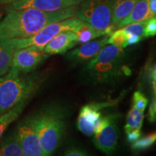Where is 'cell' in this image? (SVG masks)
<instances>
[{"label":"cell","instance_id":"obj_7","mask_svg":"<svg viewBox=\"0 0 156 156\" xmlns=\"http://www.w3.org/2000/svg\"><path fill=\"white\" fill-rule=\"evenodd\" d=\"M49 55L44 52V48L36 46L20 48L15 51L12 67L23 73L34 71Z\"/></svg>","mask_w":156,"mask_h":156},{"label":"cell","instance_id":"obj_5","mask_svg":"<svg viewBox=\"0 0 156 156\" xmlns=\"http://www.w3.org/2000/svg\"><path fill=\"white\" fill-rule=\"evenodd\" d=\"M115 0H84L76 17L93 25L104 34L112 25V12Z\"/></svg>","mask_w":156,"mask_h":156},{"label":"cell","instance_id":"obj_27","mask_svg":"<svg viewBox=\"0 0 156 156\" xmlns=\"http://www.w3.org/2000/svg\"><path fill=\"white\" fill-rule=\"evenodd\" d=\"M64 155L67 156H86L87 153L79 147H69L64 151Z\"/></svg>","mask_w":156,"mask_h":156},{"label":"cell","instance_id":"obj_21","mask_svg":"<svg viewBox=\"0 0 156 156\" xmlns=\"http://www.w3.org/2000/svg\"><path fill=\"white\" fill-rule=\"evenodd\" d=\"M156 142V131L139 138L132 143L131 148L134 151H142L150 148Z\"/></svg>","mask_w":156,"mask_h":156},{"label":"cell","instance_id":"obj_34","mask_svg":"<svg viewBox=\"0 0 156 156\" xmlns=\"http://www.w3.org/2000/svg\"><path fill=\"white\" fill-rule=\"evenodd\" d=\"M0 1H1V0H0Z\"/></svg>","mask_w":156,"mask_h":156},{"label":"cell","instance_id":"obj_32","mask_svg":"<svg viewBox=\"0 0 156 156\" xmlns=\"http://www.w3.org/2000/svg\"><path fill=\"white\" fill-rule=\"evenodd\" d=\"M10 0H1L0 1V3H2V4H9Z\"/></svg>","mask_w":156,"mask_h":156},{"label":"cell","instance_id":"obj_8","mask_svg":"<svg viewBox=\"0 0 156 156\" xmlns=\"http://www.w3.org/2000/svg\"><path fill=\"white\" fill-rule=\"evenodd\" d=\"M124 55L123 48L115 45L105 46L87 65V68L98 75L112 73L117 62Z\"/></svg>","mask_w":156,"mask_h":156},{"label":"cell","instance_id":"obj_17","mask_svg":"<svg viewBox=\"0 0 156 156\" xmlns=\"http://www.w3.org/2000/svg\"><path fill=\"white\" fill-rule=\"evenodd\" d=\"M73 32L76 35L78 44H85L98 37L104 36L103 32L96 30L93 25L85 21H83Z\"/></svg>","mask_w":156,"mask_h":156},{"label":"cell","instance_id":"obj_29","mask_svg":"<svg viewBox=\"0 0 156 156\" xmlns=\"http://www.w3.org/2000/svg\"><path fill=\"white\" fill-rule=\"evenodd\" d=\"M148 119L151 122H156V95L152 101L148 112Z\"/></svg>","mask_w":156,"mask_h":156},{"label":"cell","instance_id":"obj_20","mask_svg":"<svg viewBox=\"0 0 156 156\" xmlns=\"http://www.w3.org/2000/svg\"><path fill=\"white\" fill-rule=\"evenodd\" d=\"M144 120V112L132 106L126 117V125L124 126L125 132L134 129H141Z\"/></svg>","mask_w":156,"mask_h":156},{"label":"cell","instance_id":"obj_4","mask_svg":"<svg viewBox=\"0 0 156 156\" xmlns=\"http://www.w3.org/2000/svg\"><path fill=\"white\" fill-rule=\"evenodd\" d=\"M83 22V20L77 17H69L63 20L51 23L36 34L28 38L11 39L9 41L15 50L30 46H36L44 48V46L58 34L64 30L74 31Z\"/></svg>","mask_w":156,"mask_h":156},{"label":"cell","instance_id":"obj_13","mask_svg":"<svg viewBox=\"0 0 156 156\" xmlns=\"http://www.w3.org/2000/svg\"><path fill=\"white\" fill-rule=\"evenodd\" d=\"M108 36H106L101 40L89 41L83 44L80 47L75 48L67 54V58L70 61L82 62L95 57L103 46L108 44Z\"/></svg>","mask_w":156,"mask_h":156},{"label":"cell","instance_id":"obj_25","mask_svg":"<svg viewBox=\"0 0 156 156\" xmlns=\"http://www.w3.org/2000/svg\"><path fill=\"white\" fill-rule=\"evenodd\" d=\"M156 35V16L147 20L145 28V38L155 36Z\"/></svg>","mask_w":156,"mask_h":156},{"label":"cell","instance_id":"obj_22","mask_svg":"<svg viewBox=\"0 0 156 156\" xmlns=\"http://www.w3.org/2000/svg\"><path fill=\"white\" fill-rule=\"evenodd\" d=\"M147 20L140 21V22H136L130 23L126 26L122 28L125 33L126 36L129 34H134L137 35L142 38H145L144 34H145V28Z\"/></svg>","mask_w":156,"mask_h":156},{"label":"cell","instance_id":"obj_1","mask_svg":"<svg viewBox=\"0 0 156 156\" xmlns=\"http://www.w3.org/2000/svg\"><path fill=\"white\" fill-rule=\"evenodd\" d=\"M79 9L77 5L51 12L8 7L7 15L0 21V41L28 38L51 23L74 17Z\"/></svg>","mask_w":156,"mask_h":156},{"label":"cell","instance_id":"obj_23","mask_svg":"<svg viewBox=\"0 0 156 156\" xmlns=\"http://www.w3.org/2000/svg\"><path fill=\"white\" fill-rule=\"evenodd\" d=\"M126 38V36L125 33L124 32L122 28H121L119 30L114 31V32L108 37V44L115 45V46H120V47L123 48L124 42H125Z\"/></svg>","mask_w":156,"mask_h":156},{"label":"cell","instance_id":"obj_11","mask_svg":"<svg viewBox=\"0 0 156 156\" xmlns=\"http://www.w3.org/2000/svg\"><path fill=\"white\" fill-rule=\"evenodd\" d=\"M106 106V103H90L81 108L77 119L78 129L86 136L94 134L95 123L101 117L100 109Z\"/></svg>","mask_w":156,"mask_h":156},{"label":"cell","instance_id":"obj_28","mask_svg":"<svg viewBox=\"0 0 156 156\" xmlns=\"http://www.w3.org/2000/svg\"><path fill=\"white\" fill-rule=\"evenodd\" d=\"M142 39V37L137 36V35H134V34L126 35V38L125 42H124L123 48H124L128 46H131V45L138 44L140 41H141Z\"/></svg>","mask_w":156,"mask_h":156},{"label":"cell","instance_id":"obj_18","mask_svg":"<svg viewBox=\"0 0 156 156\" xmlns=\"http://www.w3.org/2000/svg\"><path fill=\"white\" fill-rule=\"evenodd\" d=\"M0 156H24L17 132L9 135L0 144Z\"/></svg>","mask_w":156,"mask_h":156},{"label":"cell","instance_id":"obj_26","mask_svg":"<svg viewBox=\"0 0 156 156\" xmlns=\"http://www.w3.org/2000/svg\"><path fill=\"white\" fill-rule=\"evenodd\" d=\"M140 129H132L126 132L127 142L129 143H133L140 138V136H142V132Z\"/></svg>","mask_w":156,"mask_h":156},{"label":"cell","instance_id":"obj_16","mask_svg":"<svg viewBox=\"0 0 156 156\" xmlns=\"http://www.w3.org/2000/svg\"><path fill=\"white\" fill-rule=\"evenodd\" d=\"M15 51L9 41H0V77L5 75L12 67Z\"/></svg>","mask_w":156,"mask_h":156},{"label":"cell","instance_id":"obj_15","mask_svg":"<svg viewBox=\"0 0 156 156\" xmlns=\"http://www.w3.org/2000/svg\"><path fill=\"white\" fill-rule=\"evenodd\" d=\"M139 0H115L113 6L112 24L116 25L127 16Z\"/></svg>","mask_w":156,"mask_h":156},{"label":"cell","instance_id":"obj_2","mask_svg":"<svg viewBox=\"0 0 156 156\" xmlns=\"http://www.w3.org/2000/svg\"><path fill=\"white\" fill-rule=\"evenodd\" d=\"M12 67L0 77V115L23 101H29L41 83L36 75H26Z\"/></svg>","mask_w":156,"mask_h":156},{"label":"cell","instance_id":"obj_31","mask_svg":"<svg viewBox=\"0 0 156 156\" xmlns=\"http://www.w3.org/2000/svg\"><path fill=\"white\" fill-rule=\"evenodd\" d=\"M153 87L154 89V92H155L156 95V80H153Z\"/></svg>","mask_w":156,"mask_h":156},{"label":"cell","instance_id":"obj_12","mask_svg":"<svg viewBox=\"0 0 156 156\" xmlns=\"http://www.w3.org/2000/svg\"><path fill=\"white\" fill-rule=\"evenodd\" d=\"M78 44L76 35L72 30H64L54 37L46 46L44 51L48 55L62 54Z\"/></svg>","mask_w":156,"mask_h":156},{"label":"cell","instance_id":"obj_33","mask_svg":"<svg viewBox=\"0 0 156 156\" xmlns=\"http://www.w3.org/2000/svg\"><path fill=\"white\" fill-rule=\"evenodd\" d=\"M13 1H15V0H10V2H9V3H11L12 2H13Z\"/></svg>","mask_w":156,"mask_h":156},{"label":"cell","instance_id":"obj_24","mask_svg":"<svg viewBox=\"0 0 156 156\" xmlns=\"http://www.w3.org/2000/svg\"><path fill=\"white\" fill-rule=\"evenodd\" d=\"M147 98L140 91L134 92L133 98H132V106L144 112L147 106Z\"/></svg>","mask_w":156,"mask_h":156},{"label":"cell","instance_id":"obj_14","mask_svg":"<svg viewBox=\"0 0 156 156\" xmlns=\"http://www.w3.org/2000/svg\"><path fill=\"white\" fill-rule=\"evenodd\" d=\"M152 17H153V15L150 11L147 0H139L129 14L125 18L122 20L116 25V27L122 28L130 23L147 20Z\"/></svg>","mask_w":156,"mask_h":156},{"label":"cell","instance_id":"obj_19","mask_svg":"<svg viewBox=\"0 0 156 156\" xmlns=\"http://www.w3.org/2000/svg\"><path fill=\"white\" fill-rule=\"evenodd\" d=\"M28 102L29 101H23L8 112L0 115V140L8 126L20 116Z\"/></svg>","mask_w":156,"mask_h":156},{"label":"cell","instance_id":"obj_10","mask_svg":"<svg viewBox=\"0 0 156 156\" xmlns=\"http://www.w3.org/2000/svg\"><path fill=\"white\" fill-rule=\"evenodd\" d=\"M84 0H15L9 8H34L42 11H56L81 4Z\"/></svg>","mask_w":156,"mask_h":156},{"label":"cell","instance_id":"obj_9","mask_svg":"<svg viewBox=\"0 0 156 156\" xmlns=\"http://www.w3.org/2000/svg\"><path fill=\"white\" fill-rule=\"evenodd\" d=\"M16 132L24 156H44L38 134L30 118L24 121Z\"/></svg>","mask_w":156,"mask_h":156},{"label":"cell","instance_id":"obj_30","mask_svg":"<svg viewBox=\"0 0 156 156\" xmlns=\"http://www.w3.org/2000/svg\"><path fill=\"white\" fill-rule=\"evenodd\" d=\"M147 1L150 11L153 16H156V0H147Z\"/></svg>","mask_w":156,"mask_h":156},{"label":"cell","instance_id":"obj_3","mask_svg":"<svg viewBox=\"0 0 156 156\" xmlns=\"http://www.w3.org/2000/svg\"><path fill=\"white\" fill-rule=\"evenodd\" d=\"M38 134L44 156L51 155L61 143L65 123L58 113L48 111L30 118Z\"/></svg>","mask_w":156,"mask_h":156},{"label":"cell","instance_id":"obj_6","mask_svg":"<svg viewBox=\"0 0 156 156\" xmlns=\"http://www.w3.org/2000/svg\"><path fill=\"white\" fill-rule=\"evenodd\" d=\"M116 116L108 115L101 117L95 123L93 143L97 149L106 154L114 153L118 141Z\"/></svg>","mask_w":156,"mask_h":156}]
</instances>
